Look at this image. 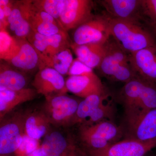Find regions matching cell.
Segmentation results:
<instances>
[{
    "mask_svg": "<svg viewBox=\"0 0 156 156\" xmlns=\"http://www.w3.org/2000/svg\"><path fill=\"white\" fill-rule=\"evenodd\" d=\"M109 18L111 36L127 53L156 46L153 33L140 23Z\"/></svg>",
    "mask_w": 156,
    "mask_h": 156,
    "instance_id": "obj_1",
    "label": "cell"
},
{
    "mask_svg": "<svg viewBox=\"0 0 156 156\" xmlns=\"http://www.w3.org/2000/svg\"><path fill=\"white\" fill-rule=\"evenodd\" d=\"M126 119L156 108V86L136 77L125 84L119 93Z\"/></svg>",
    "mask_w": 156,
    "mask_h": 156,
    "instance_id": "obj_2",
    "label": "cell"
},
{
    "mask_svg": "<svg viewBox=\"0 0 156 156\" xmlns=\"http://www.w3.org/2000/svg\"><path fill=\"white\" fill-rule=\"evenodd\" d=\"M123 131L112 121H104L92 125L81 124L79 135L86 150H97L118 142Z\"/></svg>",
    "mask_w": 156,
    "mask_h": 156,
    "instance_id": "obj_3",
    "label": "cell"
},
{
    "mask_svg": "<svg viewBox=\"0 0 156 156\" xmlns=\"http://www.w3.org/2000/svg\"><path fill=\"white\" fill-rule=\"evenodd\" d=\"M25 113L14 112L5 117L0 125V155H9L15 152L25 134Z\"/></svg>",
    "mask_w": 156,
    "mask_h": 156,
    "instance_id": "obj_4",
    "label": "cell"
},
{
    "mask_svg": "<svg viewBox=\"0 0 156 156\" xmlns=\"http://www.w3.org/2000/svg\"><path fill=\"white\" fill-rule=\"evenodd\" d=\"M80 101L66 94L46 98L42 110L51 125L71 126Z\"/></svg>",
    "mask_w": 156,
    "mask_h": 156,
    "instance_id": "obj_5",
    "label": "cell"
},
{
    "mask_svg": "<svg viewBox=\"0 0 156 156\" xmlns=\"http://www.w3.org/2000/svg\"><path fill=\"white\" fill-rule=\"evenodd\" d=\"M111 37L109 17L107 15H93L74 30L72 43L77 45L104 44Z\"/></svg>",
    "mask_w": 156,
    "mask_h": 156,
    "instance_id": "obj_6",
    "label": "cell"
},
{
    "mask_svg": "<svg viewBox=\"0 0 156 156\" xmlns=\"http://www.w3.org/2000/svg\"><path fill=\"white\" fill-rule=\"evenodd\" d=\"M126 139L147 142L156 140V108L126 119Z\"/></svg>",
    "mask_w": 156,
    "mask_h": 156,
    "instance_id": "obj_7",
    "label": "cell"
},
{
    "mask_svg": "<svg viewBox=\"0 0 156 156\" xmlns=\"http://www.w3.org/2000/svg\"><path fill=\"white\" fill-rule=\"evenodd\" d=\"M27 39L38 55L40 66L45 60L56 53L64 49L70 48L72 44L67 32L48 36L31 30Z\"/></svg>",
    "mask_w": 156,
    "mask_h": 156,
    "instance_id": "obj_8",
    "label": "cell"
},
{
    "mask_svg": "<svg viewBox=\"0 0 156 156\" xmlns=\"http://www.w3.org/2000/svg\"><path fill=\"white\" fill-rule=\"evenodd\" d=\"M156 147V140L143 142L136 140L125 139L112 144L102 149L86 150L87 156H145Z\"/></svg>",
    "mask_w": 156,
    "mask_h": 156,
    "instance_id": "obj_9",
    "label": "cell"
},
{
    "mask_svg": "<svg viewBox=\"0 0 156 156\" xmlns=\"http://www.w3.org/2000/svg\"><path fill=\"white\" fill-rule=\"evenodd\" d=\"M93 4L90 0H66L59 25L66 32L77 28L93 17Z\"/></svg>",
    "mask_w": 156,
    "mask_h": 156,
    "instance_id": "obj_10",
    "label": "cell"
},
{
    "mask_svg": "<svg viewBox=\"0 0 156 156\" xmlns=\"http://www.w3.org/2000/svg\"><path fill=\"white\" fill-rule=\"evenodd\" d=\"M32 85L38 94L44 95L45 98L64 95L68 92L63 76L50 67L39 69L34 77Z\"/></svg>",
    "mask_w": 156,
    "mask_h": 156,
    "instance_id": "obj_11",
    "label": "cell"
},
{
    "mask_svg": "<svg viewBox=\"0 0 156 156\" xmlns=\"http://www.w3.org/2000/svg\"><path fill=\"white\" fill-rule=\"evenodd\" d=\"M66 85L68 92L81 98L107 94L103 83L93 69L80 75L69 76Z\"/></svg>",
    "mask_w": 156,
    "mask_h": 156,
    "instance_id": "obj_12",
    "label": "cell"
},
{
    "mask_svg": "<svg viewBox=\"0 0 156 156\" xmlns=\"http://www.w3.org/2000/svg\"><path fill=\"white\" fill-rule=\"evenodd\" d=\"M130 63L136 77L156 86V46L131 53Z\"/></svg>",
    "mask_w": 156,
    "mask_h": 156,
    "instance_id": "obj_13",
    "label": "cell"
},
{
    "mask_svg": "<svg viewBox=\"0 0 156 156\" xmlns=\"http://www.w3.org/2000/svg\"><path fill=\"white\" fill-rule=\"evenodd\" d=\"M112 19L140 23L144 20L141 0H102L98 1Z\"/></svg>",
    "mask_w": 156,
    "mask_h": 156,
    "instance_id": "obj_14",
    "label": "cell"
},
{
    "mask_svg": "<svg viewBox=\"0 0 156 156\" xmlns=\"http://www.w3.org/2000/svg\"><path fill=\"white\" fill-rule=\"evenodd\" d=\"M105 55L97 68L101 75L111 80L120 65L130 62L128 54L112 36L107 41Z\"/></svg>",
    "mask_w": 156,
    "mask_h": 156,
    "instance_id": "obj_15",
    "label": "cell"
},
{
    "mask_svg": "<svg viewBox=\"0 0 156 156\" xmlns=\"http://www.w3.org/2000/svg\"><path fill=\"white\" fill-rule=\"evenodd\" d=\"M30 0L15 1L13 10L8 18L6 30L17 38H27L31 29L28 21Z\"/></svg>",
    "mask_w": 156,
    "mask_h": 156,
    "instance_id": "obj_16",
    "label": "cell"
},
{
    "mask_svg": "<svg viewBox=\"0 0 156 156\" xmlns=\"http://www.w3.org/2000/svg\"><path fill=\"white\" fill-rule=\"evenodd\" d=\"M28 21L32 30L43 35L49 36L66 32L53 17L34 5L32 0L29 7Z\"/></svg>",
    "mask_w": 156,
    "mask_h": 156,
    "instance_id": "obj_17",
    "label": "cell"
},
{
    "mask_svg": "<svg viewBox=\"0 0 156 156\" xmlns=\"http://www.w3.org/2000/svg\"><path fill=\"white\" fill-rule=\"evenodd\" d=\"M38 95L34 88L13 90L0 87V120H2L16 107L34 100Z\"/></svg>",
    "mask_w": 156,
    "mask_h": 156,
    "instance_id": "obj_18",
    "label": "cell"
},
{
    "mask_svg": "<svg viewBox=\"0 0 156 156\" xmlns=\"http://www.w3.org/2000/svg\"><path fill=\"white\" fill-rule=\"evenodd\" d=\"M20 50L15 57L9 62L10 65L20 71L31 73L39 69L40 58L34 48L27 38H19Z\"/></svg>",
    "mask_w": 156,
    "mask_h": 156,
    "instance_id": "obj_19",
    "label": "cell"
},
{
    "mask_svg": "<svg viewBox=\"0 0 156 156\" xmlns=\"http://www.w3.org/2000/svg\"><path fill=\"white\" fill-rule=\"evenodd\" d=\"M105 43L77 45L72 43L70 48L80 61L93 69L99 66L105 55Z\"/></svg>",
    "mask_w": 156,
    "mask_h": 156,
    "instance_id": "obj_20",
    "label": "cell"
},
{
    "mask_svg": "<svg viewBox=\"0 0 156 156\" xmlns=\"http://www.w3.org/2000/svg\"><path fill=\"white\" fill-rule=\"evenodd\" d=\"M51 125L42 110L25 113V134L34 139H41L50 131Z\"/></svg>",
    "mask_w": 156,
    "mask_h": 156,
    "instance_id": "obj_21",
    "label": "cell"
},
{
    "mask_svg": "<svg viewBox=\"0 0 156 156\" xmlns=\"http://www.w3.org/2000/svg\"><path fill=\"white\" fill-rule=\"evenodd\" d=\"M27 83L26 74L14 68L7 62L1 60L0 87L18 90L27 88Z\"/></svg>",
    "mask_w": 156,
    "mask_h": 156,
    "instance_id": "obj_22",
    "label": "cell"
},
{
    "mask_svg": "<svg viewBox=\"0 0 156 156\" xmlns=\"http://www.w3.org/2000/svg\"><path fill=\"white\" fill-rule=\"evenodd\" d=\"M71 142L58 131H50L44 137L41 147L44 156H65Z\"/></svg>",
    "mask_w": 156,
    "mask_h": 156,
    "instance_id": "obj_23",
    "label": "cell"
},
{
    "mask_svg": "<svg viewBox=\"0 0 156 156\" xmlns=\"http://www.w3.org/2000/svg\"><path fill=\"white\" fill-rule=\"evenodd\" d=\"M108 96V94L103 95H92L83 98L79 103L71 125L81 124L84 122L96 108L104 103V102L107 98Z\"/></svg>",
    "mask_w": 156,
    "mask_h": 156,
    "instance_id": "obj_24",
    "label": "cell"
},
{
    "mask_svg": "<svg viewBox=\"0 0 156 156\" xmlns=\"http://www.w3.org/2000/svg\"><path fill=\"white\" fill-rule=\"evenodd\" d=\"M73 60L70 49L67 48L45 60L40 66L39 69L44 67L51 68L62 76L68 75Z\"/></svg>",
    "mask_w": 156,
    "mask_h": 156,
    "instance_id": "obj_25",
    "label": "cell"
},
{
    "mask_svg": "<svg viewBox=\"0 0 156 156\" xmlns=\"http://www.w3.org/2000/svg\"><path fill=\"white\" fill-rule=\"evenodd\" d=\"M20 50L19 38L12 36L5 29H0V58L9 62L15 57Z\"/></svg>",
    "mask_w": 156,
    "mask_h": 156,
    "instance_id": "obj_26",
    "label": "cell"
},
{
    "mask_svg": "<svg viewBox=\"0 0 156 156\" xmlns=\"http://www.w3.org/2000/svg\"><path fill=\"white\" fill-rule=\"evenodd\" d=\"M32 2L37 8L53 17L59 24L65 6L66 0H32Z\"/></svg>",
    "mask_w": 156,
    "mask_h": 156,
    "instance_id": "obj_27",
    "label": "cell"
},
{
    "mask_svg": "<svg viewBox=\"0 0 156 156\" xmlns=\"http://www.w3.org/2000/svg\"><path fill=\"white\" fill-rule=\"evenodd\" d=\"M114 107L110 104H103L98 107L84 122L81 124L90 125L102 122L111 120L115 114Z\"/></svg>",
    "mask_w": 156,
    "mask_h": 156,
    "instance_id": "obj_28",
    "label": "cell"
},
{
    "mask_svg": "<svg viewBox=\"0 0 156 156\" xmlns=\"http://www.w3.org/2000/svg\"><path fill=\"white\" fill-rule=\"evenodd\" d=\"M141 11L150 29L156 28V0H141Z\"/></svg>",
    "mask_w": 156,
    "mask_h": 156,
    "instance_id": "obj_29",
    "label": "cell"
},
{
    "mask_svg": "<svg viewBox=\"0 0 156 156\" xmlns=\"http://www.w3.org/2000/svg\"><path fill=\"white\" fill-rule=\"evenodd\" d=\"M39 140L25 134L19 148L14 153L15 156H24L33 152L41 147Z\"/></svg>",
    "mask_w": 156,
    "mask_h": 156,
    "instance_id": "obj_30",
    "label": "cell"
},
{
    "mask_svg": "<svg viewBox=\"0 0 156 156\" xmlns=\"http://www.w3.org/2000/svg\"><path fill=\"white\" fill-rule=\"evenodd\" d=\"M92 69L80 61L77 58L74 59L68 73L69 76L80 75Z\"/></svg>",
    "mask_w": 156,
    "mask_h": 156,
    "instance_id": "obj_31",
    "label": "cell"
},
{
    "mask_svg": "<svg viewBox=\"0 0 156 156\" xmlns=\"http://www.w3.org/2000/svg\"><path fill=\"white\" fill-rule=\"evenodd\" d=\"M65 156H78L77 149L73 142L71 144Z\"/></svg>",
    "mask_w": 156,
    "mask_h": 156,
    "instance_id": "obj_32",
    "label": "cell"
},
{
    "mask_svg": "<svg viewBox=\"0 0 156 156\" xmlns=\"http://www.w3.org/2000/svg\"><path fill=\"white\" fill-rule=\"evenodd\" d=\"M24 156H44V154L41 145L40 147L34 151L33 152Z\"/></svg>",
    "mask_w": 156,
    "mask_h": 156,
    "instance_id": "obj_33",
    "label": "cell"
},
{
    "mask_svg": "<svg viewBox=\"0 0 156 156\" xmlns=\"http://www.w3.org/2000/svg\"><path fill=\"white\" fill-rule=\"evenodd\" d=\"M78 156H87L83 152H82L81 151H79L77 149Z\"/></svg>",
    "mask_w": 156,
    "mask_h": 156,
    "instance_id": "obj_34",
    "label": "cell"
},
{
    "mask_svg": "<svg viewBox=\"0 0 156 156\" xmlns=\"http://www.w3.org/2000/svg\"><path fill=\"white\" fill-rule=\"evenodd\" d=\"M150 29L152 31V32L153 33L154 35L156 37V28H151Z\"/></svg>",
    "mask_w": 156,
    "mask_h": 156,
    "instance_id": "obj_35",
    "label": "cell"
},
{
    "mask_svg": "<svg viewBox=\"0 0 156 156\" xmlns=\"http://www.w3.org/2000/svg\"><path fill=\"white\" fill-rule=\"evenodd\" d=\"M0 156H9V155H0Z\"/></svg>",
    "mask_w": 156,
    "mask_h": 156,
    "instance_id": "obj_36",
    "label": "cell"
},
{
    "mask_svg": "<svg viewBox=\"0 0 156 156\" xmlns=\"http://www.w3.org/2000/svg\"><path fill=\"white\" fill-rule=\"evenodd\" d=\"M147 155H145V156H156V155H152L147 156Z\"/></svg>",
    "mask_w": 156,
    "mask_h": 156,
    "instance_id": "obj_37",
    "label": "cell"
}]
</instances>
